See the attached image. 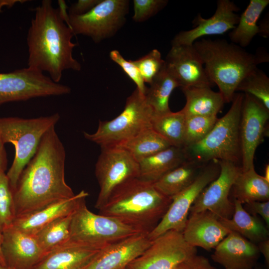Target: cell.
Here are the masks:
<instances>
[{
	"instance_id": "24",
	"label": "cell",
	"mask_w": 269,
	"mask_h": 269,
	"mask_svg": "<svg viewBox=\"0 0 269 269\" xmlns=\"http://www.w3.org/2000/svg\"><path fill=\"white\" fill-rule=\"evenodd\" d=\"M186 161L183 147L170 146L138 161L139 178L154 183Z\"/></svg>"
},
{
	"instance_id": "40",
	"label": "cell",
	"mask_w": 269,
	"mask_h": 269,
	"mask_svg": "<svg viewBox=\"0 0 269 269\" xmlns=\"http://www.w3.org/2000/svg\"><path fill=\"white\" fill-rule=\"evenodd\" d=\"M244 209L253 216L260 215L269 228V201H252L243 204Z\"/></svg>"
},
{
	"instance_id": "42",
	"label": "cell",
	"mask_w": 269,
	"mask_h": 269,
	"mask_svg": "<svg viewBox=\"0 0 269 269\" xmlns=\"http://www.w3.org/2000/svg\"><path fill=\"white\" fill-rule=\"evenodd\" d=\"M101 0H78L73 3L68 10L69 14L82 15L88 12Z\"/></svg>"
},
{
	"instance_id": "3",
	"label": "cell",
	"mask_w": 269,
	"mask_h": 269,
	"mask_svg": "<svg viewBox=\"0 0 269 269\" xmlns=\"http://www.w3.org/2000/svg\"><path fill=\"white\" fill-rule=\"evenodd\" d=\"M171 201L158 191L153 182L136 177L116 187L99 209V214L148 235L160 222Z\"/></svg>"
},
{
	"instance_id": "46",
	"label": "cell",
	"mask_w": 269,
	"mask_h": 269,
	"mask_svg": "<svg viewBox=\"0 0 269 269\" xmlns=\"http://www.w3.org/2000/svg\"><path fill=\"white\" fill-rule=\"evenodd\" d=\"M26 1V0H0V13L4 7L9 8L17 3H22Z\"/></svg>"
},
{
	"instance_id": "9",
	"label": "cell",
	"mask_w": 269,
	"mask_h": 269,
	"mask_svg": "<svg viewBox=\"0 0 269 269\" xmlns=\"http://www.w3.org/2000/svg\"><path fill=\"white\" fill-rule=\"evenodd\" d=\"M67 85L54 82L43 72L29 67L0 73V106L12 102L69 94Z\"/></svg>"
},
{
	"instance_id": "38",
	"label": "cell",
	"mask_w": 269,
	"mask_h": 269,
	"mask_svg": "<svg viewBox=\"0 0 269 269\" xmlns=\"http://www.w3.org/2000/svg\"><path fill=\"white\" fill-rule=\"evenodd\" d=\"M167 3V0H134L133 19L138 22L145 21L162 9Z\"/></svg>"
},
{
	"instance_id": "8",
	"label": "cell",
	"mask_w": 269,
	"mask_h": 269,
	"mask_svg": "<svg viewBox=\"0 0 269 269\" xmlns=\"http://www.w3.org/2000/svg\"><path fill=\"white\" fill-rule=\"evenodd\" d=\"M137 233L114 218L93 213L84 200L73 214L70 241L101 250Z\"/></svg>"
},
{
	"instance_id": "44",
	"label": "cell",
	"mask_w": 269,
	"mask_h": 269,
	"mask_svg": "<svg viewBox=\"0 0 269 269\" xmlns=\"http://www.w3.org/2000/svg\"><path fill=\"white\" fill-rule=\"evenodd\" d=\"M260 254H262L268 266L269 265V239L261 241L257 244Z\"/></svg>"
},
{
	"instance_id": "43",
	"label": "cell",
	"mask_w": 269,
	"mask_h": 269,
	"mask_svg": "<svg viewBox=\"0 0 269 269\" xmlns=\"http://www.w3.org/2000/svg\"><path fill=\"white\" fill-rule=\"evenodd\" d=\"M7 165V158L4 143L0 139V176L5 174Z\"/></svg>"
},
{
	"instance_id": "16",
	"label": "cell",
	"mask_w": 269,
	"mask_h": 269,
	"mask_svg": "<svg viewBox=\"0 0 269 269\" xmlns=\"http://www.w3.org/2000/svg\"><path fill=\"white\" fill-rule=\"evenodd\" d=\"M165 69L181 88L210 87V80L203 61L193 45L172 46L166 55Z\"/></svg>"
},
{
	"instance_id": "48",
	"label": "cell",
	"mask_w": 269,
	"mask_h": 269,
	"mask_svg": "<svg viewBox=\"0 0 269 269\" xmlns=\"http://www.w3.org/2000/svg\"><path fill=\"white\" fill-rule=\"evenodd\" d=\"M266 180L269 182V165L267 164L265 168V175L263 176Z\"/></svg>"
},
{
	"instance_id": "12",
	"label": "cell",
	"mask_w": 269,
	"mask_h": 269,
	"mask_svg": "<svg viewBox=\"0 0 269 269\" xmlns=\"http://www.w3.org/2000/svg\"><path fill=\"white\" fill-rule=\"evenodd\" d=\"M220 172L218 161L207 163L191 184L171 198L165 215L148 235V238L152 241L170 230L182 233L192 205L203 190L219 176Z\"/></svg>"
},
{
	"instance_id": "15",
	"label": "cell",
	"mask_w": 269,
	"mask_h": 269,
	"mask_svg": "<svg viewBox=\"0 0 269 269\" xmlns=\"http://www.w3.org/2000/svg\"><path fill=\"white\" fill-rule=\"evenodd\" d=\"M219 176L201 192L192 205L189 214L209 211L219 219L232 218L234 204L230 199L232 186L242 170L241 165L225 161H218Z\"/></svg>"
},
{
	"instance_id": "30",
	"label": "cell",
	"mask_w": 269,
	"mask_h": 269,
	"mask_svg": "<svg viewBox=\"0 0 269 269\" xmlns=\"http://www.w3.org/2000/svg\"><path fill=\"white\" fill-rule=\"evenodd\" d=\"M149 85L144 97L154 115H160L171 112L169 107L170 96L174 89L179 87L176 80L165 68Z\"/></svg>"
},
{
	"instance_id": "27",
	"label": "cell",
	"mask_w": 269,
	"mask_h": 269,
	"mask_svg": "<svg viewBox=\"0 0 269 269\" xmlns=\"http://www.w3.org/2000/svg\"><path fill=\"white\" fill-rule=\"evenodd\" d=\"M231 192L233 199L242 204L255 201H269V182L256 171L254 166L247 170H241L232 186Z\"/></svg>"
},
{
	"instance_id": "1",
	"label": "cell",
	"mask_w": 269,
	"mask_h": 269,
	"mask_svg": "<svg viewBox=\"0 0 269 269\" xmlns=\"http://www.w3.org/2000/svg\"><path fill=\"white\" fill-rule=\"evenodd\" d=\"M65 159L64 145L52 127L42 136L13 191L16 217L75 195L65 179Z\"/></svg>"
},
{
	"instance_id": "17",
	"label": "cell",
	"mask_w": 269,
	"mask_h": 269,
	"mask_svg": "<svg viewBox=\"0 0 269 269\" xmlns=\"http://www.w3.org/2000/svg\"><path fill=\"white\" fill-rule=\"evenodd\" d=\"M238 7L230 0H218L214 14L204 18L198 14L192 21L194 27L177 34L171 41L172 46L193 45L198 38L206 35L222 34L234 29L240 16L236 12Z\"/></svg>"
},
{
	"instance_id": "21",
	"label": "cell",
	"mask_w": 269,
	"mask_h": 269,
	"mask_svg": "<svg viewBox=\"0 0 269 269\" xmlns=\"http://www.w3.org/2000/svg\"><path fill=\"white\" fill-rule=\"evenodd\" d=\"M230 232L216 215L205 210L189 214L182 235L190 245L209 251L214 249Z\"/></svg>"
},
{
	"instance_id": "39",
	"label": "cell",
	"mask_w": 269,
	"mask_h": 269,
	"mask_svg": "<svg viewBox=\"0 0 269 269\" xmlns=\"http://www.w3.org/2000/svg\"><path fill=\"white\" fill-rule=\"evenodd\" d=\"M110 57L112 60L118 64L126 75L135 83L136 89L142 95H145L147 87L145 86L139 70L133 61L126 60L117 50L111 51Z\"/></svg>"
},
{
	"instance_id": "22",
	"label": "cell",
	"mask_w": 269,
	"mask_h": 269,
	"mask_svg": "<svg viewBox=\"0 0 269 269\" xmlns=\"http://www.w3.org/2000/svg\"><path fill=\"white\" fill-rule=\"evenodd\" d=\"M88 195V192L81 190L70 198L16 217L12 226L21 232L34 236L56 219L73 213Z\"/></svg>"
},
{
	"instance_id": "18",
	"label": "cell",
	"mask_w": 269,
	"mask_h": 269,
	"mask_svg": "<svg viewBox=\"0 0 269 269\" xmlns=\"http://www.w3.org/2000/svg\"><path fill=\"white\" fill-rule=\"evenodd\" d=\"M1 252L6 266L32 269L47 254L35 237L11 226L3 231Z\"/></svg>"
},
{
	"instance_id": "28",
	"label": "cell",
	"mask_w": 269,
	"mask_h": 269,
	"mask_svg": "<svg viewBox=\"0 0 269 269\" xmlns=\"http://www.w3.org/2000/svg\"><path fill=\"white\" fill-rule=\"evenodd\" d=\"M206 164L187 160L164 174L154 185L161 194L172 198L191 184Z\"/></svg>"
},
{
	"instance_id": "26",
	"label": "cell",
	"mask_w": 269,
	"mask_h": 269,
	"mask_svg": "<svg viewBox=\"0 0 269 269\" xmlns=\"http://www.w3.org/2000/svg\"><path fill=\"white\" fill-rule=\"evenodd\" d=\"M233 202L234 214L230 219H219L222 224L229 231L235 232L255 244L269 239V228L262 220L246 212L238 200L233 199Z\"/></svg>"
},
{
	"instance_id": "11",
	"label": "cell",
	"mask_w": 269,
	"mask_h": 269,
	"mask_svg": "<svg viewBox=\"0 0 269 269\" xmlns=\"http://www.w3.org/2000/svg\"><path fill=\"white\" fill-rule=\"evenodd\" d=\"M95 173L100 187L95 207L99 210L116 187L130 179L139 177L138 163L122 147L101 148Z\"/></svg>"
},
{
	"instance_id": "45",
	"label": "cell",
	"mask_w": 269,
	"mask_h": 269,
	"mask_svg": "<svg viewBox=\"0 0 269 269\" xmlns=\"http://www.w3.org/2000/svg\"><path fill=\"white\" fill-rule=\"evenodd\" d=\"M269 18H265L263 21L261 22L259 27L260 32L259 35L262 37L267 38L269 35Z\"/></svg>"
},
{
	"instance_id": "49",
	"label": "cell",
	"mask_w": 269,
	"mask_h": 269,
	"mask_svg": "<svg viewBox=\"0 0 269 269\" xmlns=\"http://www.w3.org/2000/svg\"><path fill=\"white\" fill-rule=\"evenodd\" d=\"M0 269H14L7 266H3L0 264Z\"/></svg>"
},
{
	"instance_id": "20",
	"label": "cell",
	"mask_w": 269,
	"mask_h": 269,
	"mask_svg": "<svg viewBox=\"0 0 269 269\" xmlns=\"http://www.w3.org/2000/svg\"><path fill=\"white\" fill-rule=\"evenodd\" d=\"M260 255L257 244L230 232L215 247L211 257L225 269H253Z\"/></svg>"
},
{
	"instance_id": "37",
	"label": "cell",
	"mask_w": 269,
	"mask_h": 269,
	"mask_svg": "<svg viewBox=\"0 0 269 269\" xmlns=\"http://www.w3.org/2000/svg\"><path fill=\"white\" fill-rule=\"evenodd\" d=\"M133 62L138 68L144 82L148 84L165 68V61L156 49Z\"/></svg>"
},
{
	"instance_id": "29",
	"label": "cell",
	"mask_w": 269,
	"mask_h": 269,
	"mask_svg": "<svg viewBox=\"0 0 269 269\" xmlns=\"http://www.w3.org/2000/svg\"><path fill=\"white\" fill-rule=\"evenodd\" d=\"M269 4V0H251L239 17L238 24L230 32L231 42L241 47L248 46L260 32L258 20Z\"/></svg>"
},
{
	"instance_id": "7",
	"label": "cell",
	"mask_w": 269,
	"mask_h": 269,
	"mask_svg": "<svg viewBox=\"0 0 269 269\" xmlns=\"http://www.w3.org/2000/svg\"><path fill=\"white\" fill-rule=\"evenodd\" d=\"M154 112L144 95L136 88L127 98L123 112L110 121H100L93 134L84 132L85 138L101 148L119 146L142 131L152 127Z\"/></svg>"
},
{
	"instance_id": "31",
	"label": "cell",
	"mask_w": 269,
	"mask_h": 269,
	"mask_svg": "<svg viewBox=\"0 0 269 269\" xmlns=\"http://www.w3.org/2000/svg\"><path fill=\"white\" fill-rule=\"evenodd\" d=\"M170 146L172 145L151 127L117 147L125 149L139 161Z\"/></svg>"
},
{
	"instance_id": "4",
	"label": "cell",
	"mask_w": 269,
	"mask_h": 269,
	"mask_svg": "<svg viewBox=\"0 0 269 269\" xmlns=\"http://www.w3.org/2000/svg\"><path fill=\"white\" fill-rule=\"evenodd\" d=\"M193 46L200 55L210 80L216 85L225 103L232 102L242 79L261 63L268 62V53L258 50L255 53L225 39L201 38Z\"/></svg>"
},
{
	"instance_id": "5",
	"label": "cell",
	"mask_w": 269,
	"mask_h": 269,
	"mask_svg": "<svg viewBox=\"0 0 269 269\" xmlns=\"http://www.w3.org/2000/svg\"><path fill=\"white\" fill-rule=\"evenodd\" d=\"M244 94L235 93L228 112L200 141L184 147L187 160L201 163L232 162L241 166L239 126Z\"/></svg>"
},
{
	"instance_id": "2",
	"label": "cell",
	"mask_w": 269,
	"mask_h": 269,
	"mask_svg": "<svg viewBox=\"0 0 269 269\" xmlns=\"http://www.w3.org/2000/svg\"><path fill=\"white\" fill-rule=\"evenodd\" d=\"M34 11L26 38L27 67L47 72L54 82L59 83L65 70L81 69L73 56L74 34L51 0H43Z\"/></svg>"
},
{
	"instance_id": "25",
	"label": "cell",
	"mask_w": 269,
	"mask_h": 269,
	"mask_svg": "<svg viewBox=\"0 0 269 269\" xmlns=\"http://www.w3.org/2000/svg\"><path fill=\"white\" fill-rule=\"evenodd\" d=\"M186 103L181 111L186 117L202 116H217L225 103L221 93L213 91L210 87L181 88Z\"/></svg>"
},
{
	"instance_id": "41",
	"label": "cell",
	"mask_w": 269,
	"mask_h": 269,
	"mask_svg": "<svg viewBox=\"0 0 269 269\" xmlns=\"http://www.w3.org/2000/svg\"><path fill=\"white\" fill-rule=\"evenodd\" d=\"M174 269H218L206 257L198 255L191 257L179 264Z\"/></svg>"
},
{
	"instance_id": "47",
	"label": "cell",
	"mask_w": 269,
	"mask_h": 269,
	"mask_svg": "<svg viewBox=\"0 0 269 269\" xmlns=\"http://www.w3.org/2000/svg\"><path fill=\"white\" fill-rule=\"evenodd\" d=\"M2 234L1 232L0 231V264L3 266H6L4 259L3 257V255L1 252V243H2Z\"/></svg>"
},
{
	"instance_id": "23",
	"label": "cell",
	"mask_w": 269,
	"mask_h": 269,
	"mask_svg": "<svg viewBox=\"0 0 269 269\" xmlns=\"http://www.w3.org/2000/svg\"><path fill=\"white\" fill-rule=\"evenodd\" d=\"M100 250L69 240L48 252L32 269H84Z\"/></svg>"
},
{
	"instance_id": "50",
	"label": "cell",
	"mask_w": 269,
	"mask_h": 269,
	"mask_svg": "<svg viewBox=\"0 0 269 269\" xmlns=\"http://www.w3.org/2000/svg\"><path fill=\"white\" fill-rule=\"evenodd\" d=\"M253 269H264L262 267L257 266L256 265Z\"/></svg>"
},
{
	"instance_id": "13",
	"label": "cell",
	"mask_w": 269,
	"mask_h": 269,
	"mask_svg": "<svg viewBox=\"0 0 269 269\" xmlns=\"http://www.w3.org/2000/svg\"><path fill=\"white\" fill-rule=\"evenodd\" d=\"M197 254V248L188 244L182 233L168 231L151 241L149 246L127 267L128 269H174Z\"/></svg>"
},
{
	"instance_id": "35",
	"label": "cell",
	"mask_w": 269,
	"mask_h": 269,
	"mask_svg": "<svg viewBox=\"0 0 269 269\" xmlns=\"http://www.w3.org/2000/svg\"><path fill=\"white\" fill-rule=\"evenodd\" d=\"M218 119L217 116L186 117L183 148L203 139L213 129Z\"/></svg>"
},
{
	"instance_id": "19",
	"label": "cell",
	"mask_w": 269,
	"mask_h": 269,
	"mask_svg": "<svg viewBox=\"0 0 269 269\" xmlns=\"http://www.w3.org/2000/svg\"><path fill=\"white\" fill-rule=\"evenodd\" d=\"M148 235L137 233L100 250L84 269H125L149 246Z\"/></svg>"
},
{
	"instance_id": "6",
	"label": "cell",
	"mask_w": 269,
	"mask_h": 269,
	"mask_svg": "<svg viewBox=\"0 0 269 269\" xmlns=\"http://www.w3.org/2000/svg\"><path fill=\"white\" fill-rule=\"evenodd\" d=\"M60 118L58 113L48 116L25 119L0 117V139L15 148L12 164L6 173L13 191L22 170L34 155L45 133L55 126Z\"/></svg>"
},
{
	"instance_id": "14",
	"label": "cell",
	"mask_w": 269,
	"mask_h": 269,
	"mask_svg": "<svg viewBox=\"0 0 269 269\" xmlns=\"http://www.w3.org/2000/svg\"><path fill=\"white\" fill-rule=\"evenodd\" d=\"M244 94L239 134L241 168L245 171L254 166L256 149L269 134V110L253 96Z\"/></svg>"
},
{
	"instance_id": "34",
	"label": "cell",
	"mask_w": 269,
	"mask_h": 269,
	"mask_svg": "<svg viewBox=\"0 0 269 269\" xmlns=\"http://www.w3.org/2000/svg\"><path fill=\"white\" fill-rule=\"evenodd\" d=\"M236 92L253 96L269 110V78L263 70L258 67L242 79Z\"/></svg>"
},
{
	"instance_id": "36",
	"label": "cell",
	"mask_w": 269,
	"mask_h": 269,
	"mask_svg": "<svg viewBox=\"0 0 269 269\" xmlns=\"http://www.w3.org/2000/svg\"><path fill=\"white\" fill-rule=\"evenodd\" d=\"M16 217L13 190L6 173L0 176V231L11 226Z\"/></svg>"
},
{
	"instance_id": "51",
	"label": "cell",
	"mask_w": 269,
	"mask_h": 269,
	"mask_svg": "<svg viewBox=\"0 0 269 269\" xmlns=\"http://www.w3.org/2000/svg\"><path fill=\"white\" fill-rule=\"evenodd\" d=\"M127 269V268H126V269Z\"/></svg>"
},
{
	"instance_id": "10",
	"label": "cell",
	"mask_w": 269,
	"mask_h": 269,
	"mask_svg": "<svg viewBox=\"0 0 269 269\" xmlns=\"http://www.w3.org/2000/svg\"><path fill=\"white\" fill-rule=\"evenodd\" d=\"M129 3L127 0H101L85 14H68V25L74 35H86L99 42L114 35L123 25Z\"/></svg>"
},
{
	"instance_id": "32",
	"label": "cell",
	"mask_w": 269,
	"mask_h": 269,
	"mask_svg": "<svg viewBox=\"0 0 269 269\" xmlns=\"http://www.w3.org/2000/svg\"><path fill=\"white\" fill-rule=\"evenodd\" d=\"M186 117L181 110L154 115L152 128L172 146L183 147Z\"/></svg>"
},
{
	"instance_id": "33",
	"label": "cell",
	"mask_w": 269,
	"mask_h": 269,
	"mask_svg": "<svg viewBox=\"0 0 269 269\" xmlns=\"http://www.w3.org/2000/svg\"><path fill=\"white\" fill-rule=\"evenodd\" d=\"M73 213L56 219L34 236L46 253L70 240V226Z\"/></svg>"
}]
</instances>
